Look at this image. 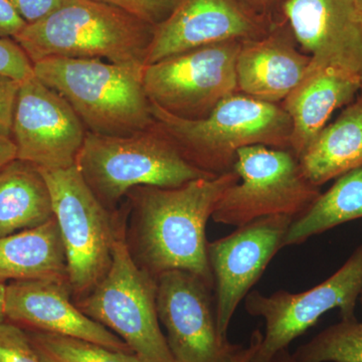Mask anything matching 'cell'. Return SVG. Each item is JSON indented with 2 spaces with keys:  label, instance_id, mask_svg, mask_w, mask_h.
<instances>
[{
  "label": "cell",
  "instance_id": "cell-7",
  "mask_svg": "<svg viewBox=\"0 0 362 362\" xmlns=\"http://www.w3.org/2000/svg\"><path fill=\"white\" fill-rule=\"evenodd\" d=\"M40 170L51 192L71 294L81 299L110 268L119 216H113L98 199L77 166Z\"/></svg>",
  "mask_w": 362,
  "mask_h": 362
},
{
  "label": "cell",
  "instance_id": "cell-22",
  "mask_svg": "<svg viewBox=\"0 0 362 362\" xmlns=\"http://www.w3.org/2000/svg\"><path fill=\"white\" fill-rule=\"evenodd\" d=\"M362 218V165L337 177L334 185L320 194L303 214L292 221L284 247L303 244L307 240Z\"/></svg>",
  "mask_w": 362,
  "mask_h": 362
},
{
  "label": "cell",
  "instance_id": "cell-18",
  "mask_svg": "<svg viewBox=\"0 0 362 362\" xmlns=\"http://www.w3.org/2000/svg\"><path fill=\"white\" fill-rule=\"evenodd\" d=\"M361 76L310 63L303 80L282 107L292 122L290 149L299 158L327 125L331 115L359 93Z\"/></svg>",
  "mask_w": 362,
  "mask_h": 362
},
{
  "label": "cell",
  "instance_id": "cell-28",
  "mask_svg": "<svg viewBox=\"0 0 362 362\" xmlns=\"http://www.w3.org/2000/svg\"><path fill=\"white\" fill-rule=\"evenodd\" d=\"M20 81L0 75V135L11 138Z\"/></svg>",
  "mask_w": 362,
  "mask_h": 362
},
{
  "label": "cell",
  "instance_id": "cell-38",
  "mask_svg": "<svg viewBox=\"0 0 362 362\" xmlns=\"http://www.w3.org/2000/svg\"><path fill=\"white\" fill-rule=\"evenodd\" d=\"M359 302H361V308H362V292H361V296H359Z\"/></svg>",
  "mask_w": 362,
  "mask_h": 362
},
{
  "label": "cell",
  "instance_id": "cell-30",
  "mask_svg": "<svg viewBox=\"0 0 362 362\" xmlns=\"http://www.w3.org/2000/svg\"><path fill=\"white\" fill-rule=\"evenodd\" d=\"M26 25L9 0H0V37L13 39Z\"/></svg>",
  "mask_w": 362,
  "mask_h": 362
},
{
  "label": "cell",
  "instance_id": "cell-17",
  "mask_svg": "<svg viewBox=\"0 0 362 362\" xmlns=\"http://www.w3.org/2000/svg\"><path fill=\"white\" fill-rule=\"evenodd\" d=\"M295 42L283 18L265 37L242 42L235 62L238 92L272 104L284 101L311 63Z\"/></svg>",
  "mask_w": 362,
  "mask_h": 362
},
{
  "label": "cell",
  "instance_id": "cell-2",
  "mask_svg": "<svg viewBox=\"0 0 362 362\" xmlns=\"http://www.w3.org/2000/svg\"><path fill=\"white\" fill-rule=\"evenodd\" d=\"M154 26L94 0H68L28 23L13 40L33 64L47 58L102 59L144 66Z\"/></svg>",
  "mask_w": 362,
  "mask_h": 362
},
{
  "label": "cell",
  "instance_id": "cell-27",
  "mask_svg": "<svg viewBox=\"0 0 362 362\" xmlns=\"http://www.w3.org/2000/svg\"><path fill=\"white\" fill-rule=\"evenodd\" d=\"M0 75L20 82L35 76L32 61L11 37H0Z\"/></svg>",
  "mask_w": 362,
  "mask_h": 362
},
{
  "label": "cell",
  "instance_id": "cell-32",
  "mask_svg": "<svg viewBox=\"0 0 362 362\" xmlns=\"http://www.w3.org/2000/svg\"><path fill=\"white\" fill-rule=\"evenodd\" d=\"M262 335H263V333H262L261 331H255V332L252 333L251 343H250L249 346L246 347V349L242 347V349L237 352L235 357H233V362H251L252 357H254L255 354H256L257 349H258Z\"/></svg>",
  "mask_w": 362,
  "mask_h": 362
},
{
  "label": "cell",
  "instance_id": "cell-25",
  "mask_svg": "<svg viewBox=\"0 0 362 362\" xmlns=\"http://www.w3.org/2000/svg\"><path fill=\"white\" fill-rule=\"evenodd\" d=\"M0 362H44L28 332L9 321L0 323Z\"/></svg>",
  "mask_w": 362,
  "mask_h": 362
},
{
  "label": "cell",
  "instance_id": "cell-34",
  "mask_svg": "<svg viewBox=\"0 0 362 362\" xmlns=\"http://www.w3.org/2000/svg\"><path fill=\"white\" fill-rule=\"evenodd\" d=\"M6 284L0 281V323L6 321Z\"/></svg>",
  "mask_w": 362,
  "mask_h": 362
},
{
  "label": "cell",
  "instance_id": "cell-1",
  "mask_svg": "<svg viewBox=\"0 0 362 362\" xmlns=\"http://www.w3.org/2000/svg\"><path fill=\"white\" fill-rule=\"evenodd\" d=\"M235 170L177 187H139L128 192L137 263L153 277L168 271L194 274L214 288L207 256V221L223 195L239 181Z\"/></svg>",
  "mask_w": 362,
  "mask_h": 362
},
{
  "label": "cell",
  "instance_id": "cell-8",
  "mask_svg": "<svg viewBox=\"0 0 362 362\" xmlns=\"http://www.w3.org/2000/svg\"><path fill=\"white\" fill-rule=\"evenodd\" d=\"M233 170L240 180L218 202L211 216L214 223L238 228L268 216L297 218L321 194L290 149L244 147L238 151Z\"/></svg>",
  "mask_w": 362,
  "mask_h": 362
},
{
  "label": "cell",
  "instance_id": "cell-16",
  "mask_svg": "<svg viewBox=\"0 0 362 362\" xmlns=\"http://www.w3.org/2000/svg\"><path fill=\"white\" fill-rule=\"evenodd\" d=\"M71 294L65 279L11 281L6 284V320L25 330L80 338L133 354L112 331L83 313Z\"/></svg>",
  "mask_w": 362,
  "mask_h": 362
},
{
  "label": "cell",
  "instance_id": "cell-3",
  "mask_svg": "<svg viewBox=\"0 0 362 362\" xmlns=\"http://www.w3.org/2000/svg\"><path fill=\"white\" fill-rule=\"evenodd\" d=\"M151 109L157 125L182 156L211 175L233 170L238 151L244 147L290 149L292 122L287 112L242 93L225 98L199 120L180 118L152 103Z\"/></svg>",
  "mask_w": 362,
  "mask_h": 362
},
{
  "label": "cell",
  "instance_id": "cell-21",
  "mask_svg": "<svg viewBox=\"0 0 362 362\" xmlns=\"http://www.w3.org/2000/svg\"><path fill=\"white\" fill-rule=\"evenodd\" d=\"M54 218L51 192L39 168L16 158L0 168V238Z\"/></svg>",
  "mask_w": 362,
  "mask_h": 362
},
{
  "label": "cell",
  "instance_id": "cell-13",
  "mask_svg": "<svg viewBox=\"0 0 362 362\" xmlns=\"http://www.w3.org/2000/svg\"><path fill=\"white\" fill-rule=\"evenodd\" d=\"M86 129L63 96L35 76L21 83L13 134L16 158L45 170L76 165Z\"/></svg>",
  "mask_w": 362,
  "mask_h": 362
},
{
  "label": "cell",
  "instance_id": "cell-23",
  "mask_svg": "<svg viewBox=\"0 0 362 362\" xmlns=\"http://www.w3.org/2000/svg\"><path fill=\"white\" fill-rule=\"evenodd\" d=\"M297 362H362V321L341 319L298 347Z\"/></svg>",
  "mask_w": 362,
  "mask_h": 362
},
{
  "label": "cell",
  "instance_id": "cell-10",
  "mask_svg": "<svg viewBox=\"0 0 362 362\" xmlns=\"http://www.w3.org/2000/svg\"><path fill=\"white\" fill-rule=\"evenodd\" d=\"M240 40L204 45L143 68L150 103L189 120L204 118L238 92L235 62Z\"/></svg>",
  "mask_w": 362,
  "mask_h": 362
},
{
  "label": "cell",
  "instance_id": "cell-20",
  "mask_svg": "<svg viewBox=\"0 0 362 362\" xmlns=\"http://www.w3.org/2000/svg\"><path fill=\"white\" fill-rule=\"evenodd\" d=\"M298 159L307 180L317 187L361 166V100L326 125Z\"/></svg>",
  "mask_w": 362,
  "mask_h": 362
},
{
  "label": "cell",
  "instance_id": "cell-29",
  "mask_svg": "<svg viewBox=\"0 0 362 362\" xmlns=\"http://www.w3.org/2000/svg\"><path fill=\"white\" fill-rule=\"evenodd\" d=\"M68 0H9L26 23H33L57 11Z\"/></svg>",
  "mask_w": 362,
  "mask_h": 362
},
{
  "label": "cell",
  "instance_id": "cell-5",
  "mask_svg": "<svg viewBox=\"0 0 362 362\" xmlns=\"http://www.w3.org/2000/svg\"><path fill=\"white\" fill-rule=\"evenodd\" d=\"M76 166L108 209L133 188L177 187L216 176L190 163L156 122L147 129L122 136L87 131Z\"/></svg>",
  "mask_w": 362,
  "mask_h": 362
},
{
  "label": "cell",
  "instance_id": "cell-14",
  "mask_svg": "<svg viewBox=\"0 0 362 362\" xmlns=\"http://www.w3.org/2000/svg\"><path fill=\"white\" fill-rule=\"evenodd\" d=\"M281 20L252 13L238 0H178L154 26L144 66L204 45L261 39Z\"/></svg>",
  "mask_w": 362,
  "mask_h": 362
},
{
  "label": "cell",
  "instance_id": "cell-37",
  "mask_svg": "<svg viewBox=\"0 0 362 362\" xmlns=\"http://www.w3.org/2000/svg\"><path fill=\"white\" fill-rule=\"evenodd\" d=\"M357 4H358L359 11H361L362 18V0H357Z\"/></svg>",
  "mask_w": 362,
  "mask_h": 362
},
{
  "label": "cell",
  "instance_id": "cell-12",
  "mask_svg": "<svg viewBox=\"0 0 362 362\" xmlns=\"http://www.w3.org/2000/svg\"><path fill=\"white\" fill-rule=\"evenodd\" d=\"M295 218L273 216L238 226L230 235L209 243L207 256L214 277L216 323L228 338L235 310L280 250Z\"/></svg>",
  "mask_w": 362,
  "mask_h": 362
},
{
  "label": "cell",
  "instance_id": "cell-11",
  "mask_svg": "<svg viewBox=\"0 0 362 362\" xmlns=\"http://www.w3.org/2000/svg\"><path fill=\"white\" fill-rule=\"evenodd\" d=\"M156 280L159 322L175 362H233L242 346L218 332L214 288L180 270L162 273Z\"/></svg>",
  "mask_w": 362,
  "mask_h": 362
},
{
  "label": "cell",
  "instance_id": "cell-24",
  "mask_svg": "<svg viewBox=\"0 0 362 362\" xmlns=\"http://www.w3.org/2000/svg\"><path fill=\"white\" fill-rule=\"evenodd\" d=\"M25 331L44 362H144L134 354L117 351L80 338Z\"/></svg>",
  "mask_w": 362,
  "mask_h": 362
},
{
  "label": "cell",
  "instance_id": "cell-6",
  "mask_svg": "<svg viewBox=\"0 0 362 362\" xmlns=\"http://www.w3.org/2000/svg\"><path fill=\"white\" fill-rule=\"evenodd\" d=\"M118 216L112 263L92 291L77 300L83 313L123 340L144 362H175L157 313L156 277L136 263Z\"/></svg>",
  "mask_w": 362,
  "mask_h": 362
},
{
  "label": "cell",
  "instance_id": "cell-36",
  "mask_svg": "<svg viewBox=\"0 0 362 362\" xmlns=\"http://www.w3.org/2000/svg\"><path fill=\"white\" fill-rule=\"evenodd\" d=\"M359 97H358V99H361V101H362V74H361V88H359Z\"/></svg>",
  "mask_w": 362,
  "mask_h": 362
},
{
  "label": "cell",
  "instance_id": "cell-19",
  "mask_svg": "<svg viewBox=\"0 0 362 362\" xmlns=\"http://www.w3.org/2000/svg\"><path fill=\"white\" fill-rule=\"evenodd\" d=\"M68 278L65 247L56 218L0 238V281Z\"/></svg>",
  "mask_w": 362,
  "mask_h": 362
},
{
  "label": "cell",
  "instance_id": "cell-33",
  "mask_svg": "<svg viewBox=\"0 0 362 362\" xmlns=\"http://www.w3.org/2000/svg\"><path fill=\"white\" fill-rule=\"evenodd\" d=\"M16 158V146L11 138L0 135V168Z\"/></svg>",
  "mask_w": 362,
  "mask_h": 362
},
{
  "label": "cell",
  "instance_id": "cell-35",
  "mask_svg": "<svg viewBox=\"0 0 362 362\" xmlns=\"http://www.w3.org/2000/svg\"><path fill=\"white\" fill-rule=\"evenodd\" d=\"M269 362H297L293 354L288 352V349L282 350L276 354Z\"/></svg>",
  "mask_w": 362,
  "mask_h": 362
},
{
  "label": "cell",
  "instance_id": "cell-31",
  "mask_svg": "<svg viewBox=\"0 0 362 362\" xmlns=\"http://www.w3.org/2000/svg\"><path fill=\"white\" fill-rule=\"evenodd\" d=\"M245 7L259 16L280 20L281 8L286 0H238Z\"/></svg>",
  "mask_w": 362,
  "mask_h": 362
},
{
  "label": "cell",
  "instance_id": "cell-15",
  "mask_svg": "<svg viewBox=\"0 0 362 362\" xmlns=\"http://www.w3.org/2000/svg\"><path fill=\"white\" fill-rule=\"evenodd\" d=\"M311 64L362 74V18L357 0H286L281 8Z\"/></svg>",
  "mask_w": 362,
  "mask_h": 362
},
{
  "label": "cell",
  "instance_id": "cell-4",
  "mask_svg": "<svg viewBox=\"0 0 362 362\" xmlns=\"http://www.w3.org/2000/svg\"><path fill=\"white\" fill-rule=\"evenodd\" d=\"M143 68L102 59L47 58L33 64L35 77L65 98L87 131L112 136L156 123Z\"/></svg>",
  "mask_w": 362,
  "mask_h": 362
},
{
  "label": "cell",
  "instance_id": "cell-26",
  "mask_svg": "<svg viewBox=\"0 0 362 362\" xmlns=\"http://www.w3.org/2000/svg\"><path fill=\"white\" fill-rule=\"evenodd\" d=\"M122 9L152 25L162 23L173 11L178 0H94Z\"/></svg>",
  "mask_w": 362,
  "mask_h": 362
},
{
  "label": "cell",
  "instance_id": "cell-9",
  "mask_svg": "<svg viewBox=\"0 0 362 362\" xmlns=\"http://www.w3.org/2000/svg\"><path fill=\"white\" fill-rule=\"evenodd\" d=\"M361 292L362 244L339 270L306 291L280 290L271 295L250 292L245 298V308L250 315L265 321V333L251 362L270 361L333 309L339 310L341 319L356 318Z\"/></svg>",
  "mask_w": 362,
  "mask_h": 362
}]
</instances>
